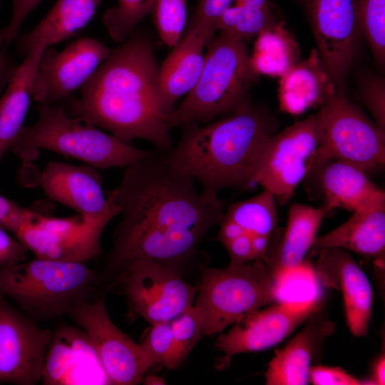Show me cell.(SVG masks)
<instances>
[{
	"label": "cell",
	"instance_id": "obj_1",
	"mask_svg": "<svg viewBox=\"0 0 385 385\" xmlns=\"http://www.w3.org/2000/svg\"><path fill=\"white\" fill-rule=\"evenodd\" d=\"M121 220L102 273L109 287L130 263L150 260L179 272L205 235L220 224L224 205L217 192H198L194 179L152 153L125 168L120 184L108 192Z\"/></svg>",
	"mask_w": 385,
	"mask_h": 385
},
{
	"label": "cell",
	"instance_id": "obj_2",
	"mask_svg": "<svg viewBox=\"0 0 385 385\" xmlns=\"http://www.w3.org/2000/svg\"><path fill=\"white\" fill-rule=\"evenodd\" d=\"M66 112L125 143L144 139L164 153L173 148L169 115L160 98L159 66L150 39L140 32L111 50L79 97L68 101Z\"/></svg>",
	"mask_w": 385,
	"mask_h": 385
},
{
	"label": "cell",
	"instance_id": "obj_3",
	"mask_svg": "<svg viewBox=\"0 0 385 385\" xmlns=\"http://www.w3.org/2000/svg\"><path fill=\"white\" fill-rule=\"evenodd\" d=\"M175 145L164 153L174 170L197 180L202 189H247L259 155L277 132L276 119L250 102L203 126L184 125Z\"/></svg>",
	"mask_w": 385,
	"mask_h": 385
},
{
	"label": "cell",
	"instance_id": "obj_4",
	"mask_svg": "<svg viewBox=\"0 0 385 385\" xmlns=\"http://www.w3.org/2000/svg\"><path fill=\"white\" fill-rule=\"evenodd\" d=\"M37 110L36 123L23 126L9 150L24 162L31 160L39 149H46L94 168H126L153 153L68 115L61 105L38 103Z\"/></svg>",
	"mask_w": 385,
	"mask_h": 385
},
{
	"label": "cell",
	"instance_id": "obj_5",
	"mask_svg": "<svg viewBox=\"0 0 385 385\" xmlns=\"http://www.w3.org/2000/svg\"><path fill=\"white\" fill-rule=\"evenodd\" d=\"M257 77L245 41L220 31L207 45L197 83L169 114L170 127L207 123L233 112L249 102L250 89Z\"/></svg>",
	"mask_w": 385,
	"mask_h": 385
},
{
	"label": "cell",
	"instance_id": "obj_6",
	"mask_svg": "<svg viewBox=\"0 0 385 385\" xmlns=\"http://www.w3.org/2000/svg\"><path fill=\"white\" fill-rule=\"evenodd\" d=\"M96 274L86 262L36 257L0 266V294L34 320H50L88 300Z\"/></svg>",
	"mask_w": 385,
	"mask_h": 385
},
{
	"label": "cell",
	"instance_id": "obj_7",
	"mask_svg": "<svg viewBox=\"0 0 385 385\" xmlns=\"http://www.w3.org/2000/svg\"><path fill=\"white\" fill-rule=\"evenodd\" d=\"M194 305L203 317V336L223 331L246 314L274 302L273 273L257 260L225 268L201 267Z\"/></svg>",
	"mask_w": 385,
	"mask_h": 385
},
{
	"label": "cell",
	"instance_id": "obj_8",
	"mask_svg": "<svg viewBox=\"0 0 385 385\" xmlns=\"http://www.w3.org/2000/svg\"><path fill=\"white\" fill-rule=\"evenodd\" d=\"M316 115L320 143L312 169L331 160L351 163L366 173L384 168L385 133L344 93L335 91Z\"/></svg>",
	"mask_w": 385,
	"mask_h": 385
},
{
	"label": "cell",
	"instance_id": "obj_9",
	"mask_svg": "<svg viewBox=\"0 0 385 385\" xmlns=\"http://www.w3.org/2000/svg\"><path fill=\"white\" fill-rule=\"evenodd\" d=\"M101 213L53 217L37 212L14 234L36 257L86 262L101 253V237L107 224L120 213L112 196Z\"/></svg>",
	"mask_w": 385,
	"mask_h": 385
},
{
	"label": "cell",
	"instance_id": "obj_10",
	"mask_svg": "<svg viewBox=\"0 0 385 385\" xmlns=\"http://www.w3.org/2000/svg\"><path fill=\"white\" fill-rule=\"evenodd\" d=\"M320 143L316 113L274 133L263 146L252 175L277 202L285 205L308 175Z\"/></svg>",
	"mask_w": 385,
	"mask_h": 385
},
{
	"label": "cell",
	"instance_id": "obj_11",
	"mask_svg": "<svg viewBox=\"0 0 385 385\" xmlns=\"http://www.w3.org/2000/svg\"><path fill=\"white\" fill-rule=\"evenodd\" d=\"M161 263L138 260L128 265L111 287L118 286L131 311L150 325L168 322L193 305L198 286Z\"/></svg>",
	"mask_w": 385,
	"mask_h": 385
},
{
	"label": "cell",
	"instance_id": "obj_12",
	"mask_svg": "<svg viewBox=\"0 0 385 385\" xmlns=\"http://www.w3.org/2000/svg\"><path fill=\"white\" fill-rule=\"evenodd\" d=\"M317 50L336 91L345 80L361 35L359 0H301Z\"/></svg>",
	"mask_w": 385,
	"mask_h": 385
},
{
	"label": "cell",
	"instance_id": "obj_13",
	"mask_svg": "<svg viewBox=\"0 0 385 385\" xmlns=\"http://www.w3.org/2000/svg\"><path fill=\"white\" fill-rule=\"evenodd\" d=\"M88 337L111 384L135 385L152 365L135 343L111 319L104 298L73 306L67 313Z\"/></svg>",
	"mask_w": 385,
	"mask_h": 385
},
{
	"label": "cell",
	"instance_id": "obj_14",
	"mask_svg": "<svg viewBox=\"0 0 385 385\" xmlns=\"http://www.w3.org/2000/svg\"><path fill=\"white\" fill-rule=\"evenodd\" d=\"M111 50L90 37L79 38L61 51L46 48L34 73L32 98L45 104L69 98L88 81Z\"/></svg>",
	"mask_w": 385,
	"mask_h": 385
},
{
	"label": "cell",
	"instance_id": "obj_15",
	"mask_svg": "<svg viewBox=\"0 0 385 385\" xmlns=\"http://www.w3.org/2000/svg\"><path fill=\"white\" fill-rule=\"evenodd\" d=\"M51 336L0 294V382L34 385L41 381Z\"/></svg>",
	"mask_w": 385,
	"mask_h": 385
},
{
	"label": "cell",
	"instance_id": "obj_16",
	"mask_svg": "<svg viewBox=\"0 0 385 385\" xmlns=\"http://www.w3.org/2000/svg\"><path fill=\"white\" fill-rule=\"evenodd\" d=\"M319 307L275 304L256 309L234 323L227 333L220 334L216 349L224 354L223 360L227 362L238 354L271 348L315 314Z\"/></svg>",
	"mask_w": 385,
	"mask_h": 385
},
{
	"label": "cell",
	"instance_id": "obj_17",
	"mask_svg": "<svg viewBox=\"0 0 385 385\" xmlns=\"http://www.w3.org/2000/svg\"><path fill=\"white\" fill-rule=\"evenodd\" d=\"M41 381L46 385L111 384L87 334L70 327L52 333Z\"/></svg>",
	"mask_w": 385,
	"mask_h": 385
},
{
	"label": "cell",
	"instance_id": "obj_18",
	"mask_svg": "<svg viewBox=\"0 0 385 385\" xmlns=\"http://www.w3.org/2000/svg\"><path fill=\"white\" fill-rule=\"evenodd\" d=\"M315 254L319 255L316 272L322 284L343 294L349 330L356 337L366 336L373 299L366 275L344 249L324 248Z\"/></svg>",
	"mask_w": 385,
	"mask_h": 385
},
{
	"label": "cell",
	"instance_id": "obj_19",
	"mask_svg": "<svg viewBox=\"0 0 385 385\" xmlns=\"http://www.w3.org/2000/svg\"><path fill=\"white\" fill-rule=\"evenodd\" d=\"M315 187L329 211L342 208L350 212L385 204V193L361 168L351 163L331 160L313 168L306 178Z\"/></svg>",
	"mask_w": 385,
	"mask_h": 385
},
{
	"label": "cell",
	"instance_id": "obj_20",
	"mask_svg": "<svg viewBox=\"0 0 385 385\" xmlns=\"http://www.w3.org/2000/svg\"><path fill=\"white\" fill-rule=\"evenodd\" d=\"M36 182L49 198L81 215H98L108 205L101 175L89 165L51 161L38 174Z\"/></svg>",
	"mask_w": 385,
	"mask_h": 385
},
{
	"label": "cell",
	"instance_id": "obj_21",
	"mask_svg": "<svg viewBox=\"0 0 385 385\" xmlns=\"http://www.w3.org/2000/svg\"><path fill=\"white\" fill-rule=\"evenodd\" d=\"M207 45L202 31L189 26L184 36L159 66L161 103L168 115L174 109L175 103L197 83L204 66L203 48Z\"/></svg>",
	"mask_w": 385,
	"mask_h": 385
},
{
	"label": "cell",
	"instance_id": "obj_22",
	"mask_svg": "<svg viewBox=\"0 0 385 385\" xmlns=\"http://www.w3.org/2000/svg\"><path fill=\"white\" fill-rule=\"evenodd\" d=\"M352 213L341 225L316 237L312 252L339 247L373 260L381 271L384 270L385 204Z\"/></svg>",
	"mask_w": 385,
	"mask_h": 385
},
{
	"label": "cell",
	"instance_id": "obj_23",
	"mask_svg": "<svg viewBox=\"0 0 385 385\" xmlns=\"http://www.w3.org/2000/svg\"><path fill=\"white\" fill-rule=\"evenodd\" d=\"M334 331V324L321 317L311 319L307 326L287 345L275 350L265 372L267 385H304L312 357L325 337Z\"/></svg>",
	"mask_w": 385,
	"mask_h": 385
},
{
	"label": "cell",
	"instance_id": "obj_24",
	"mask_svg": "<svg viewBox=\"0 0 385 385\" xmlns=\"http://www.w3.org/2000/svg\"><path fill=\"white\" fill-rule=\"evenodd\" d=\"M336 91L317 48L299 61L280 78L279 102L280 109L292 115L321 106Z\"/></svg>",
	"mask_w": 385,
	"mask_h": 385
},
{
	"label": "cell",
	"instance_id": "obj_25",
	"mask_svg": "<svg viewBox=\"0 0 385 385\" xmlns=\"http://www.w3.org/2000/svg\"><path fill=\"white\" fill-rule=\"evenodd\" d=\"M101 1L57 0L32 30L19 38V52L25 56L39 44L48 47L77 36L89 23Z\"/></svg>",
	"mask_w": 385,
	"mask_h": 385
},
{
	"label": "cell",
	"instance_id": "obj_26",
	"mask_svg": "<svg viewBox=\"0 0 385 385\" xmlns=\"http://www.w3.org/2000/svg\"><path fill=\"white\" fill-rule=\"evenodd\" d=\"M328 212L324 206L314 207L300 203L290 206L287 227L279 243L263 260L272 273L294 267L304 260Z\"/></svg>",
	"mask_w": 385,
	"mask_h": 385
},
{
	"label": "cell",
	"instance_id": "obj_27",
	"mask_svg": "<svg viewBox=\"0 0 385 385\" xmlns=\"http://www.w3.org/2000/svg\"><path fill=\"white\" fill-rule=\"evenodd\" d=\"M46 48L43 44L38 45L25 56L0 97V160L10 150L24 126L32 98L34 73Z\"/></svg>",
	"mask_w": 385,
	"mask_h": 385
},
{
	"label": "cell",
	"instance_id": "obj_28",
	"mask_svg": "<svg viewBox=\"0 0 385 385\" xmlns=\"http://www.w3.org/2000/svg\"><path fill=\"white\" fill-rule=\"evenodd\" d=\"M300 61L295 38L279 22L257 37L250 63L257 75L282 77Z\"/></svg>",
	"mask_w": 385,
	"mask_h": 385
},
{
	"label": "cell",
	"instance_id": "obj_29",
	"mask_svg": "<svg viewBox=\"0 0 385 385\" xmlns=\"http://www.w3.org/2000/svg\"><path fill=\"white\" fill-rule=\"evenodd\" d=\"M274 302L296 307L320 306L322 283L309 262L273 273Z\"/></svg>",
	"mask_w": 385,
	"mask_h": 385
},
{
	"label": "cell",
	"instance_id": "obj_30",
	"mask_svg": "<svg viewBox=\"0 0 385 385\" xmlns=\"http://www.w3.org/2000/svg\"><path fill=\"white\" fill-rule=\"evenodd\" d=\"M276 202L274 196L263 189L250 199L230 205L222 218L237 224L245 234L270 235L278 222Z\"/></svg>",
	"mask_w": 385,
	"mask_h": 385
},
{
	"label": "cell",
	"instance_id": "obj_31",
	"mask_svg": "<svg viewBox=\"0 0 385 385\" xmlns=\"http://www.w3.org/2000/svg\"><path fill=\"white\" fill-rule=\"evenodd\" d=\"M277 21L270 8L235 4L228 6L218 17L215 30L230 34L244 41L257 37Z\"/></svg>",
	"mask_w": 385,
	"mask_h": 385
},
{
	"label": "cell",
	"instance_id": "obj_32",
	"mask_svg": "<svg viewBox=\"0 0 385 385\" xmlns=\"http://www.w3.org/2000/svg\"><path fill=\"white\" fill-rule=\"evenodd\" d=\"M156 0H118L117 5L107 9L102 22L110 38L117 43L125 41L138 24L151 14Z\"/></svg>",
	"mask_w": 385,
	"mask_h": 385
},
{
	"label": "cell",
	"instance_id": "obj_33",
	"mask_svg": "<svg viewBox=\"0 0 385 385\" xmlns=\"http://www.w3.org/2000/svg\"><path fill=\"white\" fill-rule=\"evenodd\" d=\"M361 34L376 62L385 61V0H359Z\"/></svg>",
	"mask_w": 385,
	"mask_h": 385
},
{
	"label": "cell",
	"instance_id": "obj_34",
	"mask_svg": "<svg viewBox=\"0 0 385 385\" xmlns=\"http://www.w3.org/2000/svg\"><path fill=\"white\" fill-rule=\"evenodd\" d=\"M188 0H156L152 14L161 40L175 46L182 37L186 24Z\"/></svg>",
	"mask_w": 385,
	"mask_h": 385
},
{
	"label": "cell",
	"instance_id": "obj_35",
	"mask_svg": "<svg viewBox=\"0 0 385 385\" xmlns=\"http://www.w3.org/2000/svg\"><path fill=\"white\" fill-rule=\"evenodd\" d=\"M177 361L186 359L202 335L203 317L195 305L185 309L170 322Z\"/></svg>",
	"mask_w": 385,
	"mask_h": 385
},
{
	"label": "cell",
	"instance_id": "obj_36",
	"mask_svg": "<svg viewBox=\"0 0 385 385\" xmlns=\"http://www.w3.org/2000/svg\"><path fill=\"white\" fill-rule=\"evenodd\" d=\"M140 345L152 366L158 364L168 370L179 366L170 322L151 325Z\"/></svg>",
	"mask_w": 385,
	"mask_h": 385
},
{
	"label": "cell",
	"instance_id": "obj_37",
	"mask_svg": "<svg viewBox=\"0 0 385 385\" xmlns=\"http://www.w3.org/2000/svg\"><path fill=\"white\" fill-rule=\"evenodd\" d=\"M360 99L371 113L374 122L385 133L384 78L372 74L364 75L359 83Z\"/></svg>",
	"mask_w": 385,
	"mask_h": 385
},
{
	"label": "cell",
	"instance_id": "obj_38",
	"mask_svg": "<svg viewBox=\"0 0 385 385\" xmlns=\"http://www.w3.org/2000/svg\"><path fill=\"white\" fill-rule=\"evenodd\" d=\"M233 0H199L189 26L199 29L203 33L208 45L214 38L215 24L221 14L231 5Z\"/></svg>",
	"mask_w": 385,
	"mask_h": 385
},
{
	"label": "cell",
	"instance_id": "obj_39",
	"mask_svg": "<svg viewBox=\"0 0 385 385\" xmlns=\"http://www.w3.org/2000/svg\"><path fill=\"white\" fill-rule=\"evenodd\" d=\"M308 381L314 385H359L364 384L339 367L309 366Z\"/></svg>",
	"mask_w": 385,
	"mask_h": 385
},
{
	"label": "cell",
	"instance_id": "obj_40",
	"mask_svg": "<svg viewBox=\"0 0 385 385\" xmlns=\"http://www.w3.org/2000/svg\"><path fill=\"white\" fill-rule=\"evenodd\" d=\"M36 210L24 207L0 195V227L14 232L19 227L29 220Z\"/></svg>",
	"mask_w": 385,
	"mask_h": 385
},
{
	"label": "cell",
	"instance_id": "obj_41",
	"mask_svg": "<svg viewBox=\"0 0 385 385\" xmlns=\"http://www.w3.org/2000/svg\"><path fill=\"white\" fill-rule=\"evenodd\" d=\"M43 0H12V13L10 21L5 26V48L15 39L21 25L29 14Z\"/></svg>",
	"mask_w": 385,
	"mask_h": 385
},
{
	"label": "cell",
	"instance_id": "obj_42",
	"mask_svg": "<svg viewBox=\"0 0 385 385\" xmlns=\"http://www.w3.org/2000/svg\"><path fill=\"white\" fill-rule=\"evenodd\" d=\"M28 251L18 240L12 238L5 229L0 227V266L26 261Z\"/></svg>",
	"mask_w": 385,
	"mask_h": 385
},
{
	"label": "cell",
	"instance_id": "obj_43",
	"mask_svg": "<svg viewBox=\"0 0 385 385\" xmlns=\"http://www.w3.org/2000/svg\"><path fill=\"white\" fill-rule=\"evenodd\" d=\"M223 245L230 255V264L242 265L256 260L252 248L250 235L243 234Z\"/></svg>",
	"mask_w": 385,
	"mask_h": 385
},
{
	"label": "cell",
	"instance_id": "obj_44",
	"mask_svg": "<svg viewBox=\"0 0 385 385\" xmlns=\"http://www.w3.org/2000/svg\"><path fill=\"white\" fill-rule=\"evenodd\" d=\"M5 31L0 29V97L11 81L18 66L5 54Z\"/></svg>",
	"mask_w": 385,
	"mask_h": 385
},
{
	"label": "cell",
	"instance_id": "obj_45",
	"mask_svg": "<svg viewBox=\"0 0 385 385\" xmlns=\"http://www.w3.org/2000/svg\"><path fill=\"white\" fill-rule=\"evenodd\" d=\"M385 358L383 354L374 366L372 377L364 384L384 385L385 384Z\"/></svg>",
	"mask_w": 385,
	"mask_h": 385
},
{
	"label": "cell",
	"instance_id": "obj_46",
	"mask_svg": "<svg viewBox=\"0 0 385 385\" xmlns=\"http://www.w3.org/2000/svg\"><path fill=\"white\" fill-rule=\"evenodd\" d=\"M235 4L248 5L262 9L270 8L268 0H233Z\"/></svg>",
	"mask_w": 385,
	"mask_h": 385
},
{
	"label": "cell",
	"instance_id": "obj_47",
	"mask_svg": "<svg viewBox=\"0 0 385 385\" xmlns=\"http://www.w3.org/2000/svg\"><path fill=\"white\" fill-rule=\"evenodd\" d=\"M141 382L145 385L165 384V380L163 377L155 375V374H150V375L144 376L142 379Z\"/></svg>",
	"mask_w": 385,
	"mask_h": 385
},
{
	"label": "cell",
	"instance_id": "obj_48",
	"mask_svg": "<svg viewBox=\"0 0 385 385\" xmlns=\"http://www.w3.org/2000/svg\"><path fill=\"white\" fill-rule=\"evenodd\" d=\"M0 6H1V1H0Z\"/></svg>",
	"mask_w": 385,
	"mask_h": 385
}]
</instances>
